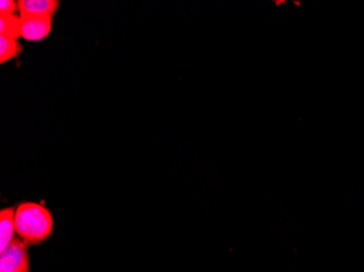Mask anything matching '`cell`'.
<instances>
[{"mask_svg":"<svg viewBox=\"0 0 364 272\" xmlns=\"http://www.w3.org/2000/svg\"><path fill=\"white\" fill-rule=\"evenodd\" d=\"M20 38L28 42H40L52 32V18L46 16H20Z\"/></svg>","mask_w":364,"mask_h":272,"instance_id":"3","label":"cell"},{"mask_svg":"<svg viewBox=\"0 0 364 272\" xmlns=\"http://www.w3.org/2000/svg\"><path fill=\"white\" fill-rule=\"evenodd\" d=\"M59 7L57 0H19L20 16H46L52 18Z\"/></svg>","mask_w":364,"mask_h":272,"instance_id":"4","label":"cell"},{"mask_svg":"<svg viewBox=\"0 0 364 272\" xmlns=\"http://www.w3.org/2000/svg\"><path fill=\"white\" fill-rule=\"evenodd\" d=\"M30 259H28V244L21 239H14L0 251V272H28Z\"/></svg>","mask_w":364,"mask_h":272,"instance_id":"2","label":"cell"},{"mask_svg":"<svg viewBox=\"0 0 364 272\" xmlns=\"http://www.w3.org/2000/svg\"><path fill=\"white\" fill-rule=\"evenodd\" d=\"M21 50L22 47L18 40L0 36V63L1 65L16 58Z\"/></svg>","mask_w":364,"mask_h":272,"instance_id":"7","label":"cell"},{"mask_svg":"<svg viewBox=\"0 0 364 272\" xmlns=\"http://www.w3.org/2000/svg\"><path fill=\"white\" fill-rule=\"evenodd\" d=\"M14 214L16 207H6L0 210V251H5L14 240L16 232Z\"/></svg>","mask_w":364,"mask_h":272,"instance_id":"5","label":"cell"},{"mask_svg":"<svg viewBox=\"0 0 364 272\" xmlns=\"http://www.w3.org/2000/svg\"><path fill=\"white\" fill-rule=\"evenodd\" d=\"M16 233L28 245L44 242L53 233L54 220L45 206L38 202H24L16 207Z\"/></svg>","mask_w":364,"mask_h":272,"instance_id":"1","label":"cell"},{"mask_svg":"<svg viewBox=\"0 0 364 272\" xmlns=\"http://www.w3.org/2000/svg\"><path fill=\"white\" fill-rule=\"evenodd\" d=\"M21 18L16 14H0V36L14 38H20Z\"/></svg>","mask_w":364,"mask_h":272,"instance_id":"6","label":"cell"},{"mask_svg":"<svg viewBox=\"0 0 364 272\" xmlns=\"http://www.w3.org/2000/svg\"><path fill=\"white\" fill-rule=\"evenodd\" d=\"M18 10V1L14 0H1L0 1V14H16Z\"/></svg>","mask_w":364,"mask_h":272,"instance_id":"8","label":"cell"}]
</instances>
